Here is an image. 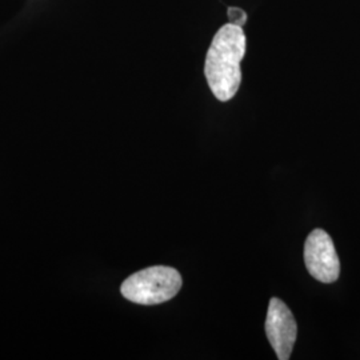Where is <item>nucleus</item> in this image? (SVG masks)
Wrapping results in <instances>:
<instances>
[{
	"label": "nucleus",
	"mask_w": 360,
	"mask_h": 360,
	"mask_svg": "<svg viewBox=\"0 0 360 360\" xmlns=\"http://www.w3.org/2000/svg\"><path fill=\"white\" fill-rule=\"evenodd\" d=\"M245 46L243 28L232 23L221 27L212 39L207 52L205 74L210 89L220 102H229L239 90L240 62L245 58Z\"/></svg>",
	"instance_id": "obj_1"
},
{
	"label": "nucleus",
	"mask_w": 360,
	"mask_h": 360,
	"mask_svg": "<svg viewBox=\"0 0 360 360\" xmlns=\"http://www.w3.org/2000/svg\"><path fill=\"white\" fill-rule=\"evenodd\" d=\"M181 283L175 269L155 266L131 275L122 284L120 292L132 303L153 306L172 299L179 292Z\"/></svg>",
	"instance_id": "obj_2"
},
{
	"label": "nucleus",
	"mask_w": 360,
	"mask_h": 360,
	"mask_svg": "<svg viewBox=\"0 0 360 360\" xmlns=\"http://www.w3.org/2000/svg\"><path fill=\"white\" fill-rule=\"evenodd\" d=\"M307 271L322 283H334L340 274V262L330 235L321 229L309 235L304 245Z\"/></svg>",
	"instance_id": "obj_3"
},
{
	"label": "nucleus",
	"mask_w": 360,
	"mask_h": 360,
	"mask_svg": "<svg viewBox=\"0 0 360 360\" xmlns=\"http://www.w3.org/2000/svg\"><path fill=\"white\" fill-rule=\"evenodd\" d=\"M266 334L278 359H290L297 336V326L292 312L278 297L271 299Z\"/></svg>",
	"instance_id": "obj_4"
},
{
	"label": "nucleus",
	"mask_w": 360,
	"mask_h": 360,
	"mask_svg": "<svg viewBox=\"0 0 360 360\" xmlns=\"http://www.w3.org/2000/svg\"><path fill=\"white\" fill-rule=\"evenodd\" d=\"M229 19H230L232 25L243 27L245 25V22H247V13L242 8L230 7L229 8Z\"/></svg>",
	"instance_id": "obj_5"
}]
</instances>
